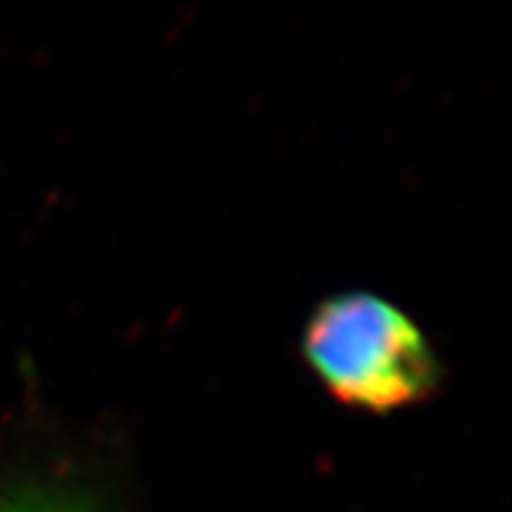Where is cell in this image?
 Here are the masks:
<instances>
[{
	"label": "cell",
	"mask_w": 512,
	"mask_h": 512,
	"mask_svg": "<svg viewBox=\"0 0 512 512\" xmlns=\"http://www.w3.org/2000/svg\"><path fill=\"white\" fill-rule=\"evenodd\" d=\"M302 349L325 392L373 415L430 399L441 375L415 320L370 292L325 299L306 323Z\"/></svg>",
	"instance_id": "cell-1"
},
{
	"label": "cell",
	"mask_w": 512,
	"mask_h": 512,
	"mask_svg": "<svg viewBox=\"0 0 512 512\" xmlns=\"http://www.w3.org/2000/svg\"><path fill=\"white\" fill-rule=\"evenodd\" d=\"M0 512H95L72 494L53 489H12L0 494Z\"/></svg>",
	"instance_id": "cell-2"
}]
</instances>
